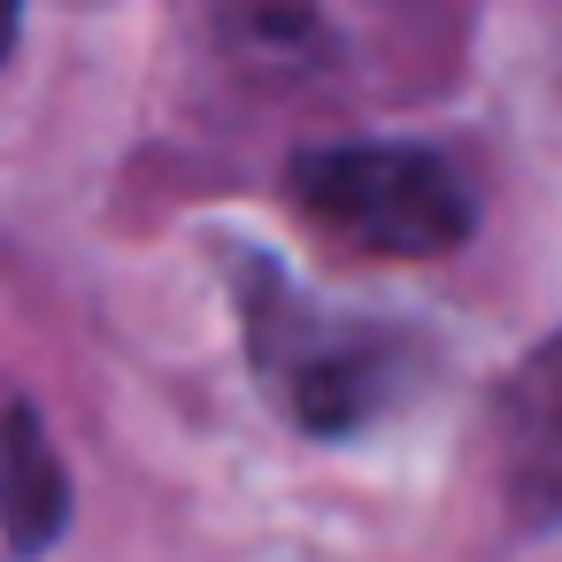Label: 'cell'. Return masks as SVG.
<instances>
[{
  "label": "cell",
  "instance_id": "obj_1",
  "mask_svg": "<svg viewBox=\"0 0 562 562\" xmlns=\"http://www.w3.org/2000/svg\"><path fill=\"white\" fill-rule=\"evenodd\" d=\"M232 301L247 331V370L270 393V408L308 431V439H355L385 424L416 378H424V339L408 324L347 316L293 285L262 247H232Z\"/></svg>",
  "mask_w": 562,
  "mask_h": 562
},
{
  "label": "cell",
  "instance_id": "obj_2",
  "mask_svg": "<svg viewBox=\"0 0 562 562\" xmlns=\"http://www.w3.org/2000/svg\"><path fill=\"white\" fill-rule=\"evenodd\" d=\"M285 193L316 232L347 239L355 255H385V262H439L477 232V201L462 170L416 139L301 147L285 162Z\"/></svg>",
  "mask_w": 562,
  "mask_h": 562
},
{
  "label": "cell",
  "instance_id": "obj_3",
  "mask_svg": "<svg viewBox=\"0 0 562 562\" xmlns=\"http://www.w3.org/2000/svg\"><path fill=\"white\" fill-rule=\"evenodd\" d=\"M493 470L524 531L562 524V331L539 339L493 393Z\"/></svg>",
  "mask_w": 562,
  "mask_h": 562
},
{
  "label": "cell",
  "instance_id": "obj_4",
  "mask_svg": "<svg viewBox=\"0 0 562 562\" xmlns=\"http://www.w3.org/2000/svg\"><path fill=\"white\" fill-rule=\"evenodd\" d=\"M70 531V470L32 401L0 408V539L16 562H40Z\"/></svg>",
  "mask_w": 562,
  "mask_h": 562
},
{
  "label": "cell",
  "instance_id": "obj_5",
  "mask_svg": "<svg viewBox=\"0 0 562 562\" xmlns=\"http://www.w3.org/2000/svg\"><path fill=\"white\" fill-rule=\"evenodd\" d=\"M224 40L247 63H270V70H316L331 55V32H324V16L308 0H232Z\"/></svg>",
  "mask_w": 562,
  "mask_h": 562
},
{
  "label": "cell",
  "instance_id": "obj_6",
  "mask_svg": "<svg viewBox=\"0 0 562 562\" xmlns=\"http://www.w3.org/2000/svg\"><path fill=\"white\" fill-rule=\"evenodd\" d=\"M16 32H24V0H0V63L16 55Z\"/></svg>",
  "mask_w": 562,
  "mask_h": 562
}]
</instances>
